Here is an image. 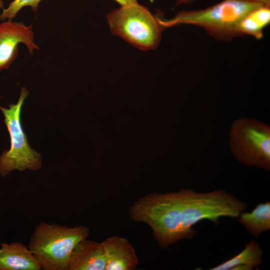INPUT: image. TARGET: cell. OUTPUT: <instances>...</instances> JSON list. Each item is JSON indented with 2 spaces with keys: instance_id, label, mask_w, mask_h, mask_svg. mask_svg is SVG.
Returning <instances> with one entry per match:
<instances>
[{
  "instance_id": "6da1fadb",
  "label": "cell",
  "mask_w": 270,
  "mask_h": 270,
  "mask_svg": "<svg viewBox=\"0 0 270 270\" xmlns=\"http://www.w3.org/2000/svg\"><path fill=\"white\" fill-rule=\"evenodd\" d=\"M262 4L240 0H224L203 10H182L171 19L158 17L164 28L187 24L200 26L216 39L228 40L238 36L240 21Z\"/></svg>"
},
{
  "instance_id": "7a4b0ae2",
  "label": "cell",
  "mask_w": 270,
  "mask_h": 270,
  "mask_svg": "<svg viewBox=\"0 0 270 270\" xmlns=\"http://www.w3.org/2000/svg\"><path fill=\"white\" fill-rule=\"evenodd\" d=\"M181 193H154L140 198L131 206L134 220L147 224L160 248H165L182 240Z\"/></svg>"
},
{
  "instance_id": "3957f363",
  "label": "cell",
  "mask_w": 270,
  "mask_h": 270,
  "mask_svg": "<svg viewBox=\"0 0 270 270\" xmlns=\"http://www.w3.org/2000/svg\"><path fill=\"white\" fill-rule=\"evenodd\" d=\"M89 234V228L83 226L69 228L42 222L36 227L28 248L42 269L68 270L74 248Z\"/></svg>"
},
{
  "instance_id": "277c9868",
  "label": "cell",
  "mask_w": 270,
  "mask_h": 270,
  "mask_svg": "<svg viewBox=\"0 0 270 270\" xmlns=\"http://www.w3.org/2000/svg\"><path fill=\"white\" fill-rule=\"evenodd\" d=\"M180 191L182 239L192 238L196 234L193 227L201 220H208L217 224L221 217L238 218L246 207L245 202L224 190L206 192L191 189Z\"/></svg>"
},
{
  "instance_id": "5b68a950",
  "label": "cell",
  "mask_w": 270,
  "mask_h": 270,
  "mask_svg": "<svg viewBox=\"0 0 270 270\" xmlns=\"http://www.w3.org/2000/svg\"><path fill=\"white\" fill-rule=\"evenodd\" d=\"M110 30L141 50L156 49L164 28L158 17L138 3L112 10L107 14Z\"/></svg>"
},
{
  "instance_id": "8992f818",
  "label": "cell",
  "mask_w": 270,
  "mask_h": 270,
  "mask_svg": "<svg viewBox=\"0 0 270 270\" xmlns=\"http://www.w3.org/2000/svg\"><path fill=\"white\" fill-rule=\"evenodd\" d=\"M28 94V90L23 87L16 104H8V108L0 106L10 140V149L4 150L0 156L2 176H6L14 170H38L42 165V156L30 147L20 122L21 110Z\"/></svg>"
},
{
  "instance_id": "52a82bcc",
  "label": "cell",
  "mask_w": 270,
  "mask_h": 270,
  "mask_svg": "<svg viewBox=\"0 0 270 270\" xmlns=\"http://www.w3.org/2000/svg\"><path fill=\"white\" fill-rule=\"evenodd\" d=\"M230 148L239 162L249 166L270 170V127L254 118L236 120L230 132Z\"/></svg>"
},
{
  "instance_id": "ba28073f",
  "label": "cell",
  "mask_w": 270,
  "mask_h": 270,
  "mask_svg": "<svg viewBox=\"0 0 270 270\" xmlns=\"http://www.w3.org/2000/svg\"><path fill=\"white\" fill-rule=\"evenodd\" d=\"M24 44L30 54L39 50L34 40L31 25L6 20L0 23V72L8 69L18 54V45Z\"/></svg>"
},
{
  "instance_id": "9c48e42d",
  "label": "cell",
  "mask_w": 270,
  "mask_h": 270,
  "mask_svg": "<svg viewBox=\"0 0 270 270\" xmlns=\"http://www.w3.org/2000/svg\"><path fill=\"white\" fill-rule=\"evenodd\" d=\"M106 259V270H132L138 260L134 248L128 240L112 236L102 242Z\"/></svg>"
},
{
  "instance_id": "30bf717a",
  "label": "cell",
  "mask_w": 270,
  "mask_h": 270,
  "mask_svg": "<svg viewBox=\"0 0 270 270\" xmlns=\"http://www.w3.org/2000/svg\"><path fill=\"white\" fill-rule=\"evenodd\" d=\"M106 259L102 242L86 238L74 248L68 270H106Z\"/></svg>"
},
{
  "instance_id": "8fae6325",
  "label": "cell",
  "mask_w": 270,
  "mask_h": 270,
  "mask_svg": "<svg viewBox=\"0 0 270 270\" xmlns=\"http://www.w3.org/2000/svg\"><path fill=\"white\" fill-rule=\"evenodd\" d=\"M41 266L23 244L2 243L0 248V270H40Z\"/></svg>"
},
{
  "instance_id": "7c38bea8",
  "label": "cell",
  "mask_w": 270,
  "mask_h": 270,
  "mask_svg": "<svg viewBox=\"0 0 270 270\" xmlns=\"http://www.w3.org/2000/svg\"><path fill=\"white\" fill-rule=\"evenodd\" d=\"M263 251L260 246L251 240L239 254L209 270H252L262 262Z\"/></svg>"
},
{
  "instance_id": "4fadbf2b",
  "label": "cell",
  "mask_w": 270,
  "mask_h": 270,
  "mask_svg": "<svg viewBox=\"0 0 270 270\" xmlns=\"http://www.w3.org/2000/svg\"><path fill=\"white\" fill-rule=\"evenodd\" d=\"M238 222L254 238L270 229V202L258 204L250 212H242Z\"/></svg>"
},
{
  "instance_id": "5bb4252c",
  "label": "cell",
  "mask_w": 270,
  "mask_h": 270,
  "mask_svg": "<svg viewBox=\"0 0 270 270\" xmlns=\"http://www.w3.org/2000/svg\"><path fill=\"white\" fill-rule=\"evenodd\" d=\"M270 22V6H260L244 16L238 22L237 32L238 36L245 34L257 40L263 38V30Z\"/></svg>"
},
{
  "instance_id": "9a60e30c",
  "label": "cell",
  "mask_w": 270,
  "mask_h": 270,
  "mask_svg": "<svg viewBox=\"0 0 270 270\" xmlns=\"http://www.w3.org/2000/svg\"><path fill=\"white\" fill-rule=\"evenodd\" d=\"M42 0H14L7 8H4L0 14V20H12L20 10L25 6H30L35 12L38 10L40 2Z\"/></svg>"
},
{
  "instance_id": "2e32d148",
  "label": "cell",
  "mask_w": 270,
  "mask_h": 270,
  "mask_svg": "<svg viewBox=\"0 0 270 270\" xmlns=\"http://www.w3.org/2000/svg\"><path fill=\"white\" fill-rule=\"evenodd\" d=\"M118 3L120 6H125L138 3L137 0H114Z\"/></svg>"
},
{
  "instance_id": "e0dca14e",
  "label": "cell",
  "mask_w": 270,
  "mask_h": 270,
  "mask_svg": "<svg viewBox=\"0 0 270 270\" xmlns=\"http://www.w3.org/2000/svg\"><path fill=\"white\" fill-rule=\"evenodd\" d=\"M242 1L256 2L262 4L264 6H270V0H240Z\"/></svg>"
},
{
  "instance_id": "ac0fdd59",
  "label": "cell",
  "mask_w": 270,
  "mask_h": 270,
  "mask_svg": "<svg viewBox=\"0 0 270 270\" xmlns=\"http://www.w3.org/2000/svg\"><path fill=\"white\" fill-rule=\"evenodd\" d=\"M195 0H178L176 4H188L194 2Z\"/></svg>"
},
{
  "instance_id": "d6986e66",
  "label": "cell",
  "mask_w": 270,
  "mask_h": 270,
  "mask_svg": "<svg viewBox=\"0 0 270 270\" xmlns=\"http://www.w3.org/2000/svg\"><path fill=\"white\" fill-rule=\"evenodd\" d=\"M4 8V2L3 0H0V9Z\"/></svg>"
}]
</instances>
